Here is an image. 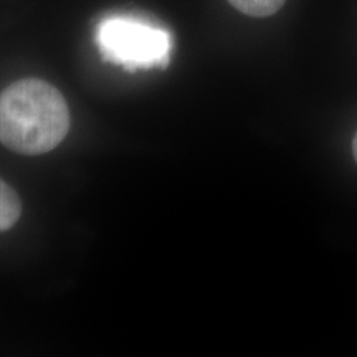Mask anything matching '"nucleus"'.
I'll return each instance as SVG.
<instances>
[{
    "mask_svg": "<svg viewBox=\"0 0 357 357\" xmlns=\"http://www.w3.org/2000/svg\"><path fill=\"white\" fill-rule=\"evenodd\" d=\"M68 129V105L53 84L24 78L0 93V142L13 153H50Z\"/></svg>",
    "mask_w": 357,
    "mask_h": 357,
    "instance_id": "nucleus-1",
    "label": "nucleus"
},
{
    "mask_svg": "<svg viewBox=\"0 0 357 357\" xmlns=\"http://www.w3.org/2000/svg\"><path fill=\"white\" fill-rule=\"evenodd\" d=\"M96 42L102 56L129 70L166 66L172 40L160 26L132 17H109L98 25Z\"/></svg>",
    "mask_w": 357,
    "mask_h": 357,
    "instance_id": "nucleus-2",
    "label": "nucleus"
},
{
    "mask_svg": "<svg viewBox=\"0 0 357 357\" xmlns=\"http://www.w3.org/2000/svg\"><path fill=\"white\" fill-rule=\"evenodd\" d=\"M22 215V202L17 192L0 178V231L12 229Z\"/></svg>",
    "mask_w": 357,
    "mask_h": 357,
    "instance_id": "nucleus-3",
    "label": "nucleus"
},
{
    "mask_svg": "<svg viewBox=\"0 0 357 357\" xmlns=\"http://www.w3.org/2000/svg\"><path fill=\"white\" fill-rule=\"evenodd\" d=\"M287 0H229L230 6L250 17H270L284 6Z\"/></svg>",
    "mask_w": 357,
    "mask_h": 357,
    "instance_id": "nucleus-4",
    "label": "nucleus"
},
{
    "mask_svg": "<svg viewBox=\"0 0 357 357\" xmlns=\"http://www.w3.org/2000/svg\"><path fill=\"white\" fill-rule=\"evenodd\" d=\"M352 154H354V159L357 162V132H356L354 139H352Z\"/></svg>",
    "mask_w": 357,
    "mask_h": 357,
    "instance_id": "nucleus-5",
    "label": "nucleus"
}]
</instances>
